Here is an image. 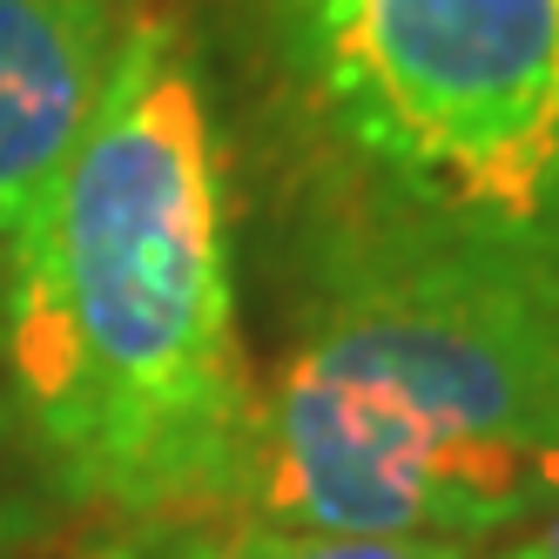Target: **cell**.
Returning <instances> with one entry per match:
<instances>
[{"instance_id": "6da1fadb", "label": "cell", "mask_w": 559, "mask_h": 559, "mask_svg": "<svg viewBox=\"0 0 559 559\" xmlns=\"http://www.w3.org/2000/svg\"><path fill=\"white\" fill-rule=\"evenodd\" d=\"M0 384L68 512L135 539L243 506L257 371L229 163L203 55L169 8L129 14L82 148L8 250Z\"/></svg>"}, {"instance_id": "7a4b0ae2", "label": "cell", "mask_w": 559, "mask_h": 559, "mask_svg": "<svg viewBox=\"0 0 559 559\" xmlns=\"http://www.w3.org/2000/svg\"><path fill=\"white\" fill-rule=\"evenodd\" d=\"M243 519L486 552L559 512V310L297 223V324L257 378Z\"/></svg>"}, {"instance_id": "3957f363", "label": "cell", "mask_w": 559, "mask_h": 559, "mask_svg": "<svg viewBox=\"0 0 559 559\" xmlns=\"http://www.w3.org/2000/svg\"><path fill=\"white\" fill-rule=\"evenodd\" d=\"M304 216L559 310V0H263Z\"/></svg>"}, {"instance_id": "277c9868", "label": "cell", "mask_w": 559, "mask_h": 559, "mask_svg": "<svg viewBox=\"0 0 559 559\" xmlns=\"http://www.w3.org/2000/svg\"><path fill=\"white\" fill-rule=\"evenodd\" d=\"M135 0H0V257L82 148Z\"/></svg>"}, {"instance_id": "5b68a950", "label": "cell", "mask_w": 559, "mask_h": 559, "mask_svg": "<svg viewBox=\"0 0 559 559\" xmlns=\"http://www.w3.org/2000/svg\"><path fill=\"white\" fill-rule=\"evenodd\" d=\"M122 559H486V552L418 546V539H337V533H297V526H270V519L216 512V519L135 533Z\"/></svg>"}, {"instance_id": "8992f818", "label": "cell", "mask_w": 559, "mask_h": 559, "mask_svg": "<svg viewBox=\"0 0 559 559\" xmlns=\"http://www.w3.org/2000/svg\"><path fill=\"white\" fill-rule=\"evenodd\" d=\"M486 559H559V512H546L539 526H526L506 552H486Z\"/></svg>"}, {"instance_id": "52a82bcc", "label": "cell", "mask_w": 559, "mask_h": 559, "mask_svg": "<svg viewBox=\"0 0 559 559\" xmlns=\"http://www.w3.org/2000/svg\"><path fill=\"white\" fill-rule=\"evenodd\" d=\"M0 357H8V257H0Z\"/></svg>"}]
</instances>
